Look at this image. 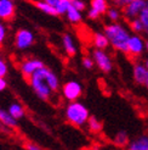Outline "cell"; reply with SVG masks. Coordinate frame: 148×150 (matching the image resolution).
I'll list each match as a JSON object with an SVG mask.
<instances>
[{
    "label": "cell",
    "mask_w": 148,
    "mask_h": 150,
    "mask_svg": "<svg viewBox=\"0 0 148 150\" xmlns=\"http://www.w3.org/2000/svg\"><path fill=\"white\" fill-rule=\"evenodd\" d=\"M28 81L33 92L41 100H50L52 94L60 89V79L57 74L46 66L36 70Z\"/></svg>",
    "instance_id": "1"
},
{
    "label": "cell",
    "mask_w": 148,
    "mask_h": 150,
    "mask_svg": "<svg viewBox=\"0 0 148 150\" xmlns=\"http://www.w3.org/2000/svg\"><path fill=\"white\" fill-rule=\"evenodd\" d=\"M103 32L109 40V45L117 51L128 54V42L130 38V32L120 22H110L103 28Z\"/></svg>",
    "instance_id": "2"
},
{
    "label": "cell",
    "mask_w": 148,
    "mask_h": 150,
    "mask_svg": "<svg viewBox=\"0 0 148 150\" xmlns=\"http://www.w3.org/2000/svg\"><path fill=\"white\" fill-rule=\"evenodd\" d=\"M64 115L67 121L73 126L83 127L87 123V120L90 117V112H89V109L83 103L75 100V101H69L67 108H66Z\"/></svg>",
    "instance_id": "3"
},
{
    "label": "cell",
    "mask_w": 148,
    "mask_h": 150,
    "mask_svg": "<svg viewBox=\"0 0 148 150\" xmlns=\"http://www.w3.org/2000/svg\"><path fill=\"white\" fill-rule=\"evenodd\" d=\"M92 59L95 65L98 67V70L103 73H109L113 70V61L110 56L103 49H95L92 51Z\"/></svg>",
    "instance_id": "4"
},
{
    "label": "cell",
    "mask_w": 148,
    "mask_h": 150,
    "mask_svg": "<svg viewBox=\"0 0 148 150\" xmlns=\"http://www.w3.org/2000/svg\"><path fill=\"white\" fill-rule=\"evenodd\" d=\"M34 34L32 31L26 28H21L15 34V47L18 50H27L34 44Z\"/></svg>",
    "instance_id": "5"
},
{
    "label": "cell",
    "mask_w": 148,
    "mask_h": 150,
    "mask_svg": "<svg viewBox=\"0 0 148 150\" xmlns=\"http://www.w3.org/2000/svg\"><path fill=\"white\" fill-rule=\"evenodd\" d=\"M83 94V86L78 81H68L62 86V95L66 100L75 101Z\"/></svg>",
    "instance_id": "6"
},
{
    "label": "cell",
    "mask_w": 148,
    "mask_h": 150,
    "mask_svg": "<svg viewBox=\"0 0 148 150\" xmlns=\"http://www.w3.org/2000/svg\"><path fill=\"white\" fill-rule=\"evenodd\" d=\"M147 3H148L147 0H132V1H130L128 5H125L121 9L123 18L130 21L138 17L140 13L145 9V6L147 5Z\"/></svg>",
    "instance_id": "7"
},
{
    "label": "cell",
    "mask_w": 148,
    "mask_h": 150,
    "mask_svg": "<svg viewBox=\"0 0 148 150\" xmlns=\"http://www.w3.org/2000/svg\"><path fill=\"white\" fill-rule=\"evenodd\" d=\"M146 50V42L141 37V34H131L128 42V54L132 57H138Z\"/></svg>",
    "instance_id": "8"
},
{
    "label": "cell",
    "mask_w": 148,
    "mask_h": 150,
    "mask_svg": "<svg viewBox=\"0 0 148 150\" xmlns=\"http://www.w3.org/2000/svg\"><path fill=\"white\" fill-rule=\"evenodd\" d=\"M108 1L107 0H91L90 7L87 9V18L97 20L102 15H106L108 10Z\"/></svg>",
    "instance_id": "9"
},
{
    "label": "cell",
    "mask_w": 148,
    "mask_h": 150,
    "mask_svg": "<svg viewBox=\"0 0 148 150\" xmlns=\"http://www.w3.org/2000/svg\"><path fill=\"white\" fill-rule=\"evenodd\" d=\"M43 66H45V65H44V62L39 59H26L24 61H22L20 70H21L22 76L28 79L36 70L41 69Z\"/></svg>",
    "instance_id": "10"
},
{
    "label": "cell",
    "mask_w": 148,
    "mask_h": 150,
    "mask_svg": "<svg viewBox=\"0 0 148 150\" xmlns=\"http://www.w3.org/2000/svg\"><path fill=\"white\" fill-rule=\"evenodd\" d=\"M16 13L15 0H0V20L11 21Z\"/></svg>",
    "instance_id": "11"
},
{
    "label": "cell",
    "mask_w": 148,
    "mask_h": 150,
    "mask_svg": "<svg viewBox=\"0 0 148 150\" xmlns=\"http://www.w3.org/2000/svg\"><path fill=\"white\" fill-rule=\"evenodd\" d=\"M147 74H148V69L146 67L145 64L136 62L134 65V69H132V77H134V79L137 84L143 86Z\"/></svg>",
    "instance_id": "12"
},
{
    "label": "cell",
    "mask_w": 148,
    "mask_h": 150,
    "mask_svg": "<svg viewBox=\"0 0 148 150\" xmlns=\"http://www.w3.org/2000/svg\"><path fill=\"white\" fill-rule=\"evenodd\" d=\"M62 47L66 51V54L68 56H74L77 54V44L74 38L69 34V33H64L62 35Z\"/></svg>",
    "instance_id": "13"
},
{
    "label": "cell",
    "mask_w": 148,
    "mask_h": 150,
    "mask_svg": "<svg viewBox=\"0 0 148 150\" xmlns=\"http://www.w3.org/2000/svg\"><path fill=\"white\" fill-rule=\"evenodd\" d=\"M126 150H148V136H140L129 142Z\"/></svg>",
    "instance_id": "14"
},
{
    "label": "cell",
    "mask_w": 148,
    "mask_h": 150,
    "mask_svg": "<svg viewBox=\"0 0 148 150\" xmlns=\"http://www.w3.org/2000/svg\"><path fill=\"white\" fill-rule=\"evenodd\" d=\"M66 17H67L68 22L72 25H79L83 21V11L75 9L73 5L69 6V9L66 12Z\"/></svg>",
    "instance_id": "15"
},
{
    "label": "cell",
    "mask_w": 148,
    "mask_h": 150,
    "mask_svg": "<svg viewBox=\"0 0 148 150\" xmlns=\"http://www.w3.org/2000/svg\"><path fill=\"white\" fill-rule=\"evenodd\" d=\"M92 43L96 49H103L106 50L109 47V40L105 32H96L92 37Z\"/></svg>",
    "instance_id": "16"
},
{
    "label": "cell",
    "mask_w": 148,
    "mask_h": 150,
    "mask_svg": "<svg viewBox=\"0 0 148 150\" xmlns=\"http://www.w3.org/2000/svg\"><path fill=\"white\" fill-rule=\"evenodd\" d=\"M33 4H34V6L36 7V9L40 10L41 12L46 13V15H50V16H57V11H56L54 5L44 1V0H34Z\"/></svg>",
    "instance_id": "17"
},
{
    "label": "cell",
    "mask_w": 148,
    "mask_h": 150,
    "mask_svg": "<svg viewBox=\"0 0 148 150\" xmlns=\"http://www.w3.org/2000/svg\"><path fill=\"white\" fill-rule=\"evenodd\" d=\"M0 122L6 127H10V128H13V127L17 126V120L9 111L4 109H0Z\"/></svg>",
    "instance_id": "18"
},
{
    "label": "cell",
    "mask_w": 148,
    "mask_h": 150,
    "mask_svg": "<svg viewBox=\"0 0 148 150\" xmlns=\"http://www.w3.org/2000/svg\"><path fill=\"white\" fill-rule=\"evenodd\" d=\"M107 17L110 22H119L121 18H123V12H121V9H119V7L117 6H109L108 10L106 12Z\"/></svg>",
    "instance_id": "19"
},
{
    "label": "cell",
    "mask_w": 148,
    "mask_h": 150,
    "mask_svg": "<svg viewBox=\"0 0 148 150\" xmlns=\"http://www.w3.org/2000/svg\"><path fill=\"white\" fill-rule=\"evenodd\" d=\"M87 128L89 131H90L91 133H100L103 128V125L102 122L100 121V120L97 117H95V116H90L87 120Z\"/></svg>",
    "instance_id": "20"
},
{
    "label": "cell",
    "mask_w": 148,
    "mask_h": 150,
    "mask_svg": "<svg viewBox=\"0 0 148 150\" xmlns=\"http://www.w3.org/2000/svg\"><path fill=\"white\" fill-rule=\"evenodd\" d=\"M129 136H128V133L125 132V131H119V132H117V134L113 137V143L117 145V146H128L129 144Z\"/></svg>",
    "instance_id": "21"
},
{
    "label": "cell",
    "mask_w": 148,
    "mask_h": 150,
    "mask_svg": "<svg viewBox=\"0 0 148 150\" xmlns=\"http://www.w3.org/2000/svg\"><path fill=\"white\" fill-rule=\"evenodd\" d=\"M7 111H9L10 114H11L15 118H16V120L22 118V117L24 116V114H26L24 108L22 106L20 103H12L10 106H9V109H7Z\"/></svg>",
    "instance_id": "22"
},
{
    "label": "cell",
    "mask_w": 148,
    "mask_h": 150,
    "mask_svg": "<svg viewBox=\"0 0 148 150\" xmlns=\"http://www.w3.org/2000/svg\"><path fill=\"white\" fill-rule=\"evenodd\" d=\"M129 26L132 33H136V34H141L143 33V26H142V22L140 21L138 17L134 18V20H130L129 21Z\"/></svg>",
    "instance_id": "23"
},
{
    "label": "cell",
    "mask_w": 148,
    "mask_h": 150,
    "mask_svg": "<svg viewBox=\"0 0 148 150\" xmlns=\"http://www.w3.org/2000/svg\"><path fill=\"white\" fill-rule=\"evenodd\" d=\"M71 5H72V0H60L57 3V5L55 6L57 15H66V12H67Z\"/></svg>",
    "instance_id": "24"
},
{
    "label": "cell",
    "mask_w": 148,
    "mask_h": 150,
    "mask_svg": "<svg viewBox=\"0 0 148 150\" xmlns=\"http://www.w3.org/2000/svg\"><path fill=\"white\" fill-rule=\"evenodd\" d=\"M140 21L142 22V26H143V33L148 37V3L145 6V9L142 10V12L140 13L138 16Z\"/></svg>",
    "instance_id": "25"
},
{
    "label": "cell",
    "mask_w": 148,
    "mask_h": 150,
    "mask_svg": "<svg viewBox=\"0 0 148 150\" xmlns=\"http://www.w3.org/2000/svg\"><path fill=\"white\" fill-rule=\"evenodd\" d=\"M81 65L85 70H92L94 66H95V62H94V59L90 57V56H84L81 59Z\"/></svg>",
    "instance_id": "26"
},
{
    "label": "cell",
    "mask_w": 148,
    "mask_h": 150,
    "mask_svg": "<svg viewBox=\"0 0 148 150\" xmlns=\"http://www.w3.org/2000/svg\"><path fill=\"white\" fill-rule=\"evenodd\" d=\"M72 5L75 7V9L80 10V11H85L86 10V4L84 0H72Z\"/></svg>",
    "instance_id": "27"
},
{
    "label": "cell",
    "mask_w": 148,
    "mask_h": 150,
    "mask_svg": "<svg viewBox=\"0 0 148 150\" xmlns=\"http://www.w3.org/2000/svg\"><path fill=\"white\" fill-rule=\"evenodd\" d=\"M7 71H9L7 64L4 61L1 57H0V77H5L6 74H7Z\"/></svg>",
    "instance_id": "28"
},
{
    "label": "cell",
    "mask_w": 148,
    "mask_h": 150,
    "mask_svg": "<svg viewBox=\"0 0 148 150\" xmlns=\"http://www.w3.org/2000/svg\"><path fill=\"white\" fill-rule=\"evenodd\" d=\"M130 1H132V0H110V3H112L114 6L119 7V9H123V7L125 5H128Z\"/></svg>",
    "instance_id": "29"
},
{
    "label": "cell",
    "mask_w": 148,
    "mask_h": 150,
    "mask_svg": "<svg viewBox=\"0 0 148 150\" xmlns=\"http://www.w3.org/2000/svg\"><path fill=\"white\" fill-rule=\"evenodd\" d=\"M5 38H6V27L3 22H0V45L4 43Z\"/></svg>",
    "instance_id": "30"
},
{
    "label": "cell",
    "mask_w": 148,
    "mask_h": 150,
    "mask_svg": "<svg viewBox=\"0 0 148 150\" xmlns=\"http://www.w3.org/2000/svg\"><path fill=\"white\" fill-rule=\"evenodd\" d=\"M26 149L27 150H41V148L39 145H36V144H33V143H28L26 145Z\"/></svg>",
    "instance_id": "31"
},
{
    "label": "cell",
    "mask_w": 148,
    "mask_h": 150,
    "mask_svg": "<svg viewBox=\"0 0 148 150\" xmlns=\"http://www.w3.org/2000/svg\"><path fill=\"white\" fill-rule=\"evenodd\" d=\"M6 87H7V83H6L5 77H0V92L5 91Z\"/></svg>",
    "instance_id": "32"
},
{
    "label": "cell",
    "mask_w": 148,
    "mask_h": 150,
    "mask_svg": "<svg viewBox=\"0 0 148 150\" xmlns=\"http://www.w3.org/2000/svg\"><path fill=\"white\" fill-rule=\"evenodd\" d=\"M44 1H46V3H49V4H51V5L56 6V5H57V3L60 1V0H44Z\"/></svg>",
    "instance_id": "33"
},
{
    "label": "cell",
    "mask_w": 148,
    "mask_h": 150,
    "mask_svg": "<svg viewBox=\"0 0 148 150\" xmlns=\"http://www.w3.org/2000/svg\"><path fill=\"white\" fill-rule=\"evenodd\" d=\"M143 86L148 89V74H147V77H146V81H145V83H143Z\"/></svg>",
    "instance_id": "34"
},
{
    "label": "cell",
    "mask_w": 148,
    "mask_h": 150,
    "mask_svg": "<svg viewBox=\"0 0 148 150\" xmlns=\"http://www.w3.org/2000/svg\"><path fill=\"white\" fill-rule=\"evenodd\" d=\"M146 51L148 52V39L146 40Z\"/></svg>",
    "instance_id": "35"
},
{
    "label": "cell",
    "mask_w": 148,
    "mask_h": 150,
    "mask_svg": "<svg viewBox=\"0 0 148 150\" xmlns=\"http://www.w3.org/2000/svg\"><path fill=\"white\" fill-rule=\"evenodd\" d=\"M145 65H146V67L148 69V59H146V61H145Z\"/></svg>",
    "instance_id": "36"
},
{
    "label": "cell",
    "mask_w": 148,
    "mask_h": 150,
    "mask_svg": "<svg viewBox=\"0 0 148 150\" xmlns=\"http://www.w3.org/2000/svg\"><path fill=\"white\" fill-rule=\"evenodd\" d=\"M94 150H105V149H94Z\"/></svg>",
    "instance_id": "37"
}]
</instances>
